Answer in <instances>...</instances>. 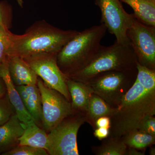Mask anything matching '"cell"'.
Wrapping results in <instances>:
<instances>
[{
    "label": "cell",
    "instance_id": "obj_32",
    "mask_svg": "<svg viewBox=\"0 0 155 155\" xmlns=\"http://www.w3.org/2000/svg\"><path fill=\"white\" fill-rule=\"evenodd\" d=\"M149 154L150 155H155V148L154 147H151L149 150Z\"/></svg>",
    "mask_w": 155,
    "mask_h": 155
},
{
    "label": "cell",
    "instance_id": "obj_21",
    "mask_svg": "<svg viewBox=\"0 0 155 155\" xmlns=\"http://www.w3.org/2000/svg\"><path fill=\"white\" fill-rule=\"evenodd\" d=\"M136 79L147 91L155 92V70L148 69L137 63Z\"/></svg>",
    "mask_w": 155,
    "mask_h": 155
},
{
    "label": "cell",
    "instance_id": "obj_3",
    "mask_svg": "<svg viewBox=\"0 0 155 155\" xmlns=\"http://www.w3.org/2000/svg\"><path fill=\"white\" fill-rule=\"evenodd\" d=\"M107 29L102 23L78 33L57 54V62L61 72L68 77L88 65L99 50Z\"/></svg>",
    "mask_w": 155,
    "mask_h": 155
},
{
    "label": "cell",
    "instance_id": "obj_2",
    "mask_svg": "<svg viewBox=\"0 0 155 155\" xmlns=\"http://www.w3.org/2000/svg\"><path fill=\"white\" fill-rule=\"evenodd\" d=\"M155 115V92L147 91L136 79L111 116L109 137L122 138L137 130L142 121Z\"/></svg>",
    "mask_w": 155,
    "mask_h": 155
},
{
    "label": "cell",
    "instance_id": "obj_24",
    "mask_svg": "<svg viewBox=\"0 0 155 155\" xmlns=\"http://www.w3.org/2000/svg\"><path fill=\"white\" fill-rule=\"evenodd\" d=\"M0 26V67L8 61L9 38L8 31Z\"/></svg>",
    "mask_w": 155,
    "mask_h": 155
},
{
    "label": "cell",
    "instance_id": "obj_13",
    "mask_svg": "<svg viewBox=\"0 0 155 155\" xmlns=\"http://www.w3.org/2000/svg\"><path fill=\"white\" fill-rule=\"evenodd\" d=\"M0 76L5 81L8 97L15 109L16 114L19 120L25 125L33 119L22 103L15 85L11 80L8 63L0 67Z\"/></svg>",
    "mask_w": 155,
    "mask_h": 155
},
{
    "label": "cell",
    "instance_id": "obj_7",
    "mask_svg": "<svg viewBox=\"0 0 155 155\" xmlns=\"http://www.w3.org/2000/svg\"><path fill=\"white\" fill-rule=\"evenodd\" d=\"M38 87L40 92L42 106V127L48 134L65 118L76 111L61 93L47 86L38 77Z\"/></svg>",
    "mask_w": 155,
    "mask_h": 155
},
{
    "label": "cell",
    "instance_id": "obj_16",
    "mask_svg": "<svg viewBox=\"0 0 155 155\" xmlns=\"http://www.w3.org/2000/svg\"><path fill=\"white\" fill-rule=\"evenodd\" d=\"M116 110V108L111 107L101 98L93 93L90 99L85 114L86 122L95 129L97 119L103 116L110 117Z\"/></svg>",
    "mask_w": 155,
    "mask_h": 155
},
{
    "label": "cell",
    "instance_id": "obj_33",
    "mask_svg": "<svg viewBox=\"0 0 155 155\" xmlns=\"http://www.w3.org/2000/svg\"><path fill=\"white\" fill-rule=\"evenodd\" d=\"M17 3H18V5L21 8L23 7V2L22 0H17Z\"/></svg>",
    "mask_w": 155,
    "mask_h": 155
},
{
    "label": "cell",
    "instance_id": "obj_8",
    "mask_svg": "<svg viewBox=\"0 0 155 155\" xmlns=\"http://www.w3.org/2000/svg\"><path fill=\"white\" fill-rule=\"evenodd\" d=\"M127 36L138 64L155 70V27L143 23L134 16Z\"/></svg>",
    "mask_w": 155,
    "mask_h": 155
},
{
    "label": "cell",
    "instance_id": "obj_12",
    "mask_svg": "<svg viewBox=\"0 0 155 155\" xmlns=\"http://www.w3.org/2000/svg\"><path fill=\"white\" fill-rule=\"evenodd\" d=\"M25 126L16 114L0 126V154L2 155L19 145V138L23 133Z\"/></svg>",
    "mask_w": 155,
    "mask_h": 155
},
{
    "label": "cell",
    "instance_id": "obj_28",
    "mask_svg": "<svg viewBox=\"0 0 155 155\" xmlns=\"http://www.w3.org/2000/svg\"><path fill=\"white\" fill-rule=\"evenodd\" d=\"M110 118L108 116H103L98 118L95 122L96 128L97 127H106L109 128L110 127ZM95 128V129H96Z\"/></svg>",
    "mask_w": 155,
    "mask_h": 155
},
{
    "label": "cell",
    "instance_id": "obj_10",
    "mask_svg": "<svg viewBox=\"0 0 155 155\" xmlns=\"http://www.w3.org/2000/svg\"><path fill=\"white\" fill-rule=\"evenodd\" d=\"M95 4L101 12V23L104 25L116 41L123 45L129 44L127 31L134 18L124 10L119 0H95Z\"/></svg>",
    "mask_w": 155,
    "mask_h": 155
},
{
    "label": "cell",
    "instance_id": "obj_11",
    "mask_svg": "<svg viewBox=\"0 0 155 155\" xmlns=\"http://www.w3.org/2000/svg\"><path fill=\"white\" fill-rule=\"evenodd\" d=\"M8 66L10 77L15 86L37 84L38 76L23 58L10 56Z\"/></svg>",
    "mask_w": 155,
    "mask_h": 155
},
{
    "label": "cell",
    "instance_id": "obj_31",
    "mask_svg": "<svg viewBox=\"0 0 155 155\" xmlns=\"http://www.w3.org/2000/svg\"><path fill=\"white\" fill-rule=\"evenodd\" d=\"M6 87L5 81L3 78L0 76V97L6 94Z\"/></svg>",
    "mask_w": 155,
    "mask_h": 155
},
{
    "label": "cell",
    "instance_id": "obj_4",
    "mask_svg": "<svg viewBox=\"0 0 155 155\" xmlns=\"http://www.w3.org/2000/svg\"><path fill=\"white\" fill-rule=\"evenodd\" d=\"M137 63L130 44H121L115 41L114 44L109 46H101L88 65L67 78L87 83L95 76L103 72L134 70L137 69Z\"/></svg>",
    "mask_w": 155,
    "mask_h": 155
},
{
    "label": "cell",
    "instance_id": "obj_23",
    "mask_svg": "<svg viewBox=\"0 0 155 155\" xmlns=\"http://www.w3.org/2000/svg\"><path fill=\"white\" fill-rule=\"evenodd\" d=\"M2 155H48L47 151L42 148L28 145H19L3 153Z\"/></svg>",
    "mask_w": 155,
    "mask_h": 155
},
{
    "label": "cell",
    "instance_id": "obj_18",
    "mask_svg": "<svg viewBox=\"0 0 155 155\" xmlns=\"http://www.w3.org/2000/svg\"><path fill=\"white\" fill-rule=\"evenodd\" d=\"M25 90L28 97L25 108L37 125L42 127V106L41 95L37 84L26 85Z\"/></svg>",
    "mask_w": 155,
    "mask_h": 155
},
{
    "label": "cell",
    "instance_id": "obj_27",
    "mask_svg": "<svg viewBox=\"0 0 155 155\" xmlns=\"http://www.w3.org/2000/svg\"><path fill=\"white\" fill-rule=\"evenodd\" d=\"M94 135L99 140H103L109 137L110 129L106 127H97L94 129Z\"/></svg>",
    "mask_w": 155,
    "mask_h": 155
},
{
    "label": "cell",
    "instance_id": "obj_20",
    "mask_svg": "<svg viewBox=\"0 0 155 155\" xmlns=\"http://www.w3.org/2000/svg\"><path fill=\"white\" fill-rule=\"evenodd\" d=\"M121 138L128 147L138 150L151 147L155 143V135L143 133L138 130L130 131Z\"/></svg>",
    "mask_w": 155,
    "mask_h": 155
},
{
    "label": "cell",
    "instance_id": "obj_29",
    "mask_svg": "<svg viewBox=\"0 0 155 155\" xmlns=\"http://www.w3.org/2000/svg\"><path fill=\"white\" fill-rule=\"evenodd\" d=\"M15 87L20 96L22 103L24 104L25 107H26L28 101V95L25 90V86H15Z\"/></svg>",
    "mask_w": 155,
    "mask_h": 155
},
{
    "label": "cell",
    "instance_id": "obj_15",
    "mask_svg": "<svg viewBox=\"0 0 155 155\" xmlns=\"http://www.w3.org/2000/svg\"><path fill=\"white\" fill-rule=\"evenodd\" d=\"M48 140L46 131L31 120L25 124L23 133L19 138V145L42 148L47 150Z\"/></svg>",
    "mask_w": 155,
    "mask_h": 155
},
{
    "label": "cell",
    "instance_id": "obj_17",
    "mask_svg": "<svg viewBox=\"0 0 155 155\" xmlns=\"http://www.w3.org/2000/svg\"><path fill=\"white\" fill-rule=\"evenodd\" d=\"M130 6L140 21L155 27V0H119Z\"/></svg>",
    "mask_w": 155,
    "mask_h": 155
},
{
    "label": "cell",
    "instance_id": "obj_30",
    "mask_svg": "<svg viewBox=\"0 0 155 155\" xmlns=\"http://www.w3.org/2000/svg\"><path fill=\"white\" fill-rule=\"evenodd\" d=\"M138 149L134 148L132 147H127V152L126 155H144L145 153L140 151L138 150Z\"/></svg>",
    "mask_w": 155,
    "mask_h": 155
},
{
    "label": "cell",
    "instance_id": "obj_19",
    "mask_svg": "<svg viewBox=\"0 0 155 155\" xmlns=\"http://www.w3.org/2000/svg\"><path fill=\"white\" fill-rule=\"evenodd\" d=\"M100 145L92 147V151L97 155H126L127 147L121 138L108 137L103 140Z\"/></svg>",
    "mask_w": 155,
    "mask_h": 155
},
{
    "label": "cell",
    "instance_id": "obj_5",
    "mask_svg": "<svg viewBox=\"0 0 155 155\" xmlns=\"http://www.w3.org/2000/svg\"><path fill=\"white\" fill-rule=\"evenodd\" d=\"M137 75V69L128 71H109L98 74L87 84L91 87L94 94L111 107L117 108L135 82Z\"/></svg>",
    "mask_w": 155,
    "mask_h": 155
},
{
    "label": "cell",
    "instance_id": "obj_22",
    "mask_svg": "<svg viewBox=\"0 0 155 155\" xmlns=\"http://www.w3.org/2000/svg\"><path fill=\"white\" fill-rule=\"evenodd\" d=\"M16 114L15 109L9 101L7 92L0 97V126L4 125Z\"/></svg>",
    "mask_w": 155,
    "mask_h": 155
},
{
    "label": "cell",
    "instance_id": "obj_26",
    "mask_svg": "<svg viewBox=\"0 0 155 155\" xmlns=\"http://www.w3.org/2000/svg\"><path fill=\"white\" fill-rule=\"evenodd\" d=\"M143 133L155 135V118L154 116H148L142 121L138 129Z\"/></svg>",
    "mask_w": 155,
    "mask_h": 155
},
{
    "label": "cell",
    "instance_id": "obj_25",
    "mask_svg": "<svg viewBox=\"0 0 155 155\" xmlns=\"http://www.w3.org/2000/svg\"><path fill=\"white\" fill-rule=\"evenodd\" d=\"M12 8L5 2L0 3V26L5 30H10L12 26Z\"/></svg>",
    "mask_w": 155,
    "mask_h": 155
},
{
    "label": "cell",
    "instance_id": "obj_9",
    "mask_svg": "<svg viewBox=\"0 0 155 155\" xmlns=\"http://www.w3.org/2000/svg\"><path fill=\"white\" fill-rule=\"evenodd\" d=\"M57 55V54L45 53L23 59L47 86L59 91L71 102L67 85V78L58 67Z\"/></svg>",
    "mask_w": 155,
    "mask_h": 155
},
{
    "label": "cell",
    "instance_id": "obj_6",
    "mask_svg": "<svg viewBox=\"0 0 155 155\" xmlns=\"http://www.w3.org/2000/svg\"><path fill=\"white\" fill-rule=\"evenodd\" d=\"M86 122L85 114L75 112L48 133L47 150L50 155H78L77 134Z\"/></svg>",
    "mask_w": 155,
    "mask_h": 155
},
{
    "label": "cell",
    "instance_id": "obj_14",
    "mask_svg": "<svg viewBox=\"0 0 155 155\" xmlns=\"http://www.w3.org/2000/svg\"><path fill=\"white\" fill-rule=\"evenodd\" d=\"M67 85L71 97L72 109L85 114L90 99L93 94L88 84L72 80L67 78Z\"/></svg>",
    "mask_w": 155,
    "mask_h": 155
},
{
    "label": "cell",
    "instance_id": "obj_1",
    "mask_svg": "<svg viewBox=\"0 0 155 155\" xmlns=\"http://www.w3.org/2000/svg\"><path fill=\"white\" fill-rule=\"evenodd\" d=\"M78 31L60 29L44 20L35 22L22 35L9 30V57L24 58L45 53L58 54Z\"/></svg>",
    "mask_w": 155,
    "mask_h": 155
}]
</instances>
